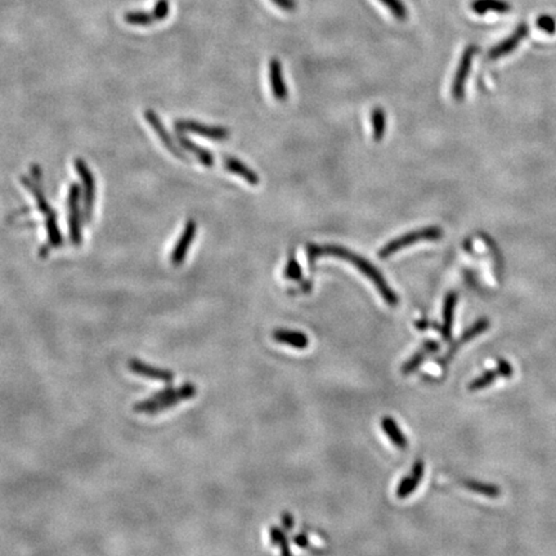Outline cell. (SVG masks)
Masks as SVG:
<instances>
[{
  "mask_svg": "<svg viewBox=\"0 0 556 556\" xmlns=\"http://www.w3.org/2000/svg\"><path fill=\"white\" fill-rule=\"evenodd\" d=\"M323 254L335 255L337 258L344 259V260L351 262L352 264H354V266L358 268V271H360L362 273L367 277L368 280H371L372 283H375L377 290L381 294V297L384 298L386 304H389V306H392L398 304L400 299L397 297V294L391 289V286L386 283L384 277H383V274L377 271V266H374V264H371V263L363 258V257H360V255L354 254L352 251L346 250L344 248H341V246H335V245H331V246H322V248H318V246H311V248L308 249V257H309L308 259H309L311 262H313L314 259L318 258L320 255H323Z\"/></svg>",
  "mask_w": 556,
  "mask_h": 556,
  "instance_id": "6da1fadb",
  "label": "cell"
},
{
  "mask_svg": "<svg viewBox=\"0 0 556 556\" xmlns=\"http://www.w3.org/2000/svg\"><path fill=\"white\" fill-rule=\"evenodd\" d=\"M21 179L24 182L25 187L29 191H32V195L35 196V201H36L39 212H43L46 215L48 245L46 248H43V250H40V255H46L49 249L58 248L63 243L62 233H61L58 224H57V215H55V210L48 204L47 198L44 196V194H43V191H41L39 186L35 184L34 182H32L29 178H26V177H22Z\"/></svg>",
  "mask_w": 556,
  "mask_h": 556,
  "instance_id": "7a4b0ae2",
  "label": "cell"
},
{
  "mask_svg": "<svg viewBox=\"0 0 556 556\" xmlns=\"http://www.w3.org/2000/svg\"><path fill=\"white\" fill-rule=\"evenodd\" d=\"M442 235H443V231L437 226L412 231V232H408L406 235L400 236L398 238L386 243L384 248L379 251V255H380V258H389L397 251L402 250L412 243H420V241H437L442 238Z\"/></svg>",
  "mask_w": 556,
  "mask_h": 556,
  "instance_id": "3957f363",
  "label": "cell"
},
{
  "mask_svg": "<svg viewBox=\"0 0 556 556\" xmlns=\"http://www.w3.org/2000/svg\"><path fill=\"white\" fill-rule=\"evenodd\" d=\"M80 194L81 189L79 187V184L74 183L71 184L70 191H69V200H67V206H69V232H70L71 243L74 245L79 246L80 243H83V217H81V210H80Z\"/></svg>",
  "mask_w": 556,
  "mask_h": 556,
  "instance_id": "277c9868",
  "label": "cell"
},
{
  "mask_svg": "<svg viewBox=\"0 0 556 556\" xmlns=\"http://www.w3.org/2000/svg\"><path fill=\"white\" fill-rule=\"evenodd\" d=\"M477 52H478V48L475 46H469L462 53L460 65L457 67L454 83H452V97L456 101H461L462 98L465 97L466 80L469 78L473 58L475 57Z\"/></svg>",
  "mask_w": 556,
  "mask_h": 556,
  "instance_id": "5b68a950",
  "label": "cell"
},
{
  "mask_svg": "<svg viewBox=\"0 0 556 556\" xmlns=\"http://www.w3.org/2000/svg\"><path fill=\"white\" fill-rule=\"evenodd\" d=\"M76 172L80 175V179L83 182V189H84V217L86 222L92 220V215L95 212V180L93 174L89 170L86 163L83 160H76L75 163Z\"/></svg>",
  "mask_w": 556,
  "mask_h": 556,
  "instance_id": "8992f818",
  "label": "cell"
},
{
  "mask_svg": "<svg viewBox=\"0 0 556 556\" xmlns=\"http://www.w3.org/2000/svg\"><path fill=\"white\" fill-rule=\"evenodd\" d=\"M175 128L179 133L189 132L214 141H224L229 137V132L222 126H208L196 121H178Z\"/></svg>",
  "mask_w": 556,
  "mask_h": 556,
  "instance_id": "52a82bcc",
  "label": "cell"
},
{
  "mask_svg": "<svg viewBox=\"0 0 556 556\" xmlns=\"http://www.w3.org/2000/svg\"><path fill=\"white\" fill-rule=\"evenodd\" d=\"M197 226L194 220H189L184 226V229L180 235L178 243L175 245V248L172 249V255H170V260H172V266H179L189 254L191 243L194 241L195 236H196Z\"/></svg>",
  "mask_w": 556,
  "mask_h": 556,
  "instance_id": "ba28073f",
  "label": "cell"
},
{
  "mask_svg": "<svg viewBox=\"0 0 556 556\" xmlns=\"http://www.w3.org/2000/svg\"><path fill=\"white\" fill-rule=\"evenodd\" d=\"M528 32H529L528 25H519L515 29V32H513L508 39L502 40L501 43H499L496 47L489 50V53H488L489 58L497 60L503 55H510L520 44V41L528 36Z\"/></svg>",
  "mask_w": 556,
  "mask_h": 556,
  "instance_id": "9c48e42d",
  "label": "cell"
},
{
  "mask_svg": "<svg viewBox=\"0 0 556 556\" xmlns=\"http://www.w3.org/2000/svg\"><path fill=\"white\" fill-rule=\"evenodd\" d=\"M128 367L135 375L147 377V379H151V380H158V381H163V383H166V384L172 383L174 377H175V375L169 369L154 367V366L143 363V362L138 360H129L128 362Z\"/></svg>",
  "mask_w": 556,
  "mask_h": 556,
  "instance_id": "30bf717a",
  "label": "cell"
},
{
  "mask_svg": "<svg viewBox=\"0 0 556 556\" xmlns=\"http://www.w3.org/2000/svg\"><path fill=\"white\" fill-rule=\"evenodd\" d=\"M146 118H147V121H149V126L151 128L156 132L157 135H158V138L161 140V142L164 143L165 147L169 149L170 152H172L174 156L179 157L182 160H186V157L182 155V152H180V149L175 146V143L172 141V137H170V134L168 133V130L165 129V126H163V123L160 121V118L156 115V112H154V111H146Z\"/></svg>",
  "mask_w": 556,
  "mask_h": 556,
  "instance_id": "8fae6325",
  "label": "cell"
},
{
  "mask_svg": "<svg viewBox=\"0 0 556 556\" xmlns=\"http://www.w3.org/2000/svg\"><path fill=\"white\" fill-rule=\"evenodd\" d=\"M423 471H425L423 462L416 461L412 470H411V475H408L407 478L400 480V486L397 488V497L398 499H406L409 494L415 492L420 480L423 479Z\"/></svg>",
  "mask_w": 556,
  "mask_h": 556,
  "instance_id": "7c38bea8",
  "label": "cell"
},
{
  "mask_svg": "<svg viewBox=\"0 0 556 556\" xmlns=\"http://www.w3.org/2000/svg\"><path fill=\"white\" fill-rule=\"evenodd\" d=\"M269 79H271V86H272L274 98L278 101H283L287 97V88L285 86V80H283V66L278 60L271 61Z\"/></svg>",
  "mask_w": 556,
  "mask_h": 556,
  "instance_id": "4fadbf2b",
  "label": "cell"
},
{
  "mask_svg": "<svg viewBox=\"0 0 556 556\" xmlns=\"http://www.w3.org/2000/svg\"><path fill=\"white\" fill-rule=\"evenodd\" d=\"M470 8L477 15H486L488 12L505 15L511 11V6L506 0H473Z\"/></svg>",
  "mask_w": 556,
  "mask_h": 556,
  "instance_id": "5bb4252c",
  "label": "cell"
},
{
  "mask_svg": "<svg viewBox=\"0 0 556 556\" xmlns=\"http://www.w3.org/2000/svg\"><path fill=\"white\" fill-rule=\"evenodd\" d=\"M437 351H439L438 343L431 341V340L430 341H426V343L423 344V348H421L419 352L416 353V354H414V355L403 365V367H402V374H403V375H409V374L415 372L416 369L423 365L425 358H426L429 354H431V353L437 352Z\"/></svg>",
  "mask_w": 556,
  "mask_h": 556,
  "instance_id": "9a60e30c",
  "label": "cell"
},
{
  "mask_svg": "<svg viewBox=\"0 0 556 556\" xmlns=\"http://www.w3.org/2000/svg\"><path fill=\"white\" fill-rule=\"evenodd\" d=\"M457 304V294L449 292L445 299L443 306V325H442V337L446 340H451L452 337V326H454V308Z\"/></svg>",
  "mask_w": 556,
  "mask_h": 556,
  "instance_id": "2e32d148",
  "label": "cell"
},
{
  "mask_svg": "<svg viewBox=\"0 0 556 556\" xmlns=\"http://www.w3.org/2000/svg\"><path fill=\"white\" fill-rule=\"evenodd\" d=\"M273 339L277 343L290 345L297 349H306L309 345V339L306 334L287 331V330H276L273 332Z\"/></svg>",
  "mask_w": 556,
  "mask_h": 556,
  "instance_id": "e0dca14e",
  "label": "cell"
},
{
  "mask_svg": "<svg viewBox=\"0 0 556 556\" xmlns=\"http://www.w3.org/2000/svg\"><path fill=\"white\" fill-rule=\"evenodd\" d=\"M223 161H224V166H226V169L229 170L231 172H233L236 175H238V177H241L243 179L246 180L248 183H250L252 186H257L259 184V179L258 174L255 172H252L250 168H248L246 165L241 163L240 160H237L235 157L227 156L223 158Z\"/></svg>",
  "mask_w": 556,
  "mask_h": 556,
  "instance_id": "ac0fdd59",
  "label": "cell"
},
{
  "mask_svg": "<svg viewBox=\"0 0 556 556\" xmlns=\"http://www.w3.org/2000/svg\"><path fill=\"white\" fill-rule=\"evenodd\" d=\"M381 426L384 429L385 434L388 435V438L392 440L394 446L398 447L400 449L407 448V438L405 437V434L402 433L400 426L397 425L394 419H392V417H384L381 420Z\"/></svg>",
  "mask_w": 556,
  "mask_h": 556,
  "instance_id": "d6986e66",
  "label": "cell"
},
{
  "mask_svg": "<svg viewBox=\"0 0 556 556\" xmlns=\"http://www.w3.org/2000/svg\"><path fill=\"white\" fill-rule=\"evenodd\" d=\"M178 140H179V144L183 149H186L191 154H194L205 166L212 168V165H214V157H212V154L209 151L198 147L194 142L189 141V138H186V137L179 135Z\"/></svg>",
  "mask_w": 556,
  "mask_h": 556,
  "instance_id": "ffe728a7",
  "label": "cell"
},
{
  "mask_svg": "<svg viewBox=\"0 0 556 556\" xmlns=\"http://www.w3.org/2000/svg\"><path fill=\"white\" fill-rule=\"evenodd\" d=\"M463 487L468 488L469 491L477 492V494H482V496L491 497V499H497V497L501 496V489L499 487L477 482V480H465Z\"/></svg>",
  "mask_w": 556,
  "mask_h": 556,
  "instance_id": "44dd1931",
  "label": "cell"
},
{
  "mask_svg": "<svg viewBox=\"0 0 556 556\" xmlns=\"http://www.w3.org/2000/svg\"><path fill=\"white\" fill-rule=\"evenodd\" d=\"M126 22L129 25H134V26H149V25L155 24L156 20L152 15V12H143V11H132L126 13Z\"/></svg>",
  "mask_w": 556,
  "mask_h": 556,
  "instance_id": "7402d4cb",
  "label": "cell"
},
{
  "mask_svg": "<svg viewBox=\"0 0 556 556\" xmlns=\"http://www.w3.org/2000/svg\"><path fill=\"white\" fill-rule=\"evenodd\" d=\"M489 325H491V323H489V320H488V318H480V320L475 322L474 325H471L469 329L465 330V332L462 334L459 343H460V344H461V343H468V341L473 340L474 337H479L480 334L486 332L487 330L489 329Z\"/></svg>",
  "mask_w": 556,
  "mask_h": 556,
  "instance_id": "603a6c76",
  "label": "cell"
},
{
  "mask_svg": "<svg viewBox=\"0 0 556 556\" xmlns=\"http://www.w3.org/2000/svg\"><path fill=\"white\" fill-rule=\"evenodd\" d=\"M372 128H374V140L381 141L384 138L386 129V118L383 109H375L372 111Z\"/></svg>",
  "mask_w": 556,
  "mask_h": 556,
  "instance_id": "cb8c5ba5",
  "label": "cell"
},
{
  "mask_svg": "<svg viewBox=\"0 0 556 556\" xmlns=\"http://www.w3.org/2000/svg\"><path fill=\"white\" fill-rule=\"evenodd\" d=\"M497 377H499L497 369H488L483 375L474 379L468 388H469L470 392H477V391H480V389H484L487 386L494 384Z\"/></svg>",
  "mask_w": 556,
  "mask_h": 556,
  "instance_id": "d4e9b609",
  "label": "cell"
},
{
  "mask_svg": "<svg viewBox=\"0 0 556 556\" xmlns=\"http://www.w3.org/2000/svg\"><path fill=\"white\" fill-rule=\"evenodd\" d=\"M271 541L274 545H277L278 548H281L283 555H291L290 546H289V541L286 538V536L283 534V531L277 527H272L271 528Z\"/></svg>",
  "mask_w": 556,
  "mask_h": 556,
  "instance_id": "484cf974",
  "label": "cell"
},
{
  "mask_svg": "<svg viewBox=\"0 0 556 556\" xmlns=\"http://www.w3.org/2000/svg\"><path fill=\"white\" fill-rule=\"evenodd\" d=\"M380 1L392 12L393 16L395 18H398L400 21L407 18L408 11L402 0H380Z\"/></svg>",
  "mask_w": 556,
  "mask_h": 556,
  "instance_id": "4316f807",
  "label": "cell"
},
{
  "mask_svg": "<svg viewBox=\"0 0 556 556\" xmlns=\"http://www.w3.org/2000/svg\"><path fill=\"white\" fill-rule=\"evenodd\" d=\"M537 27L548 35H554L556 32L555 18L548 15H542L537 18Z\"/></svg>",
  "mask_w": 556,
  "mask_h": 556,
  "instance_id": "83f0119b",
  "label": "cell"
},
{
  "mask_svg": "<svg viewBox=\"0 0 556 556\" xmlns=\"http://www.w3.org/2000/svg\"><path fill=\"white\" fill-rule=\"evenodd\" d=\"M169 12H170L169 0H157L155 7L152 9V15L155 17L156 22L165 20L166 17L169 16Z\"/></svg>",
  "mask_w": 556,
  "mask_h": 556,
  "instance_id": "f1b7e54d",
  "label": "cell"
},
{
  "mask_svg": "<svg viewBox=\"0 0 556 556\" xmlns=\"http://www.w3.org/2000/svg\"><path fill=\"white\" fill-rule=\"evenodd\" d=\"M285 276L290 280L294 281H300L303 277V272H301V266L299 264L295 259L292 258L289 260L287 266H286V271H285Z\"/></svg>",
  "mask_w": 556,
  "mask_h": 556,
  "instance_id": "f546056e",
  "label": "cell"
},
{
  "mask_svg": "<svg viewBox=\"0 0 556 556\" xmlns=\"http://www.w3.org/2000/svg\"><path fill=\"white\" fill-rule=\"evenodd\" d=\"M497 372L502 377H511L514 374L513 366L506 360H499L497 362Z\"/></svg>",
  "mask_w": 556,
  "mask_h": 556,
  "instance_id": "4dcf8cb0",
  "label": "cell"
},
{
  "mask_svg": "<svg viewBox=\"0 0 556 556\" xmlns=\"http://www.w3.org/2000/svg\"><path fill=\"white\" fill-rule=\"evenodd\" d=\"M276 6H278L280 8H283L286 12H291L297 8V0H272Z\"/></svg>",
  "mask_w": 556,
  "mask_h": 556,
  "instance_id": "1f68e13d",
  "label": "cell"
},
{
  "mask_svg": "<svg viewBox=\"0 0 556 556\" xmlns=\"http://www.w3.org/2000/svg\"><path fill=\"white\" fill-rule=\"evenodd\" d=\"M294 543H295L298 548H306L309 546V540H308V537H306L304 533H300V534H297V536L294 537Z\"/></svg>",
  "mask_w": 556,
  "mask_h": 556,
  "instance_id": "d6a6232c",
  "label": "cell"
},
{
  "mask_svg": "<svg viewBox=\"0 0 556 556\" xmlns=\"http://www.w3.org/2000/svg\"><path fill=\"white\" fill-rule=\"evenodd\" d=\"M283 524L286 531H291L294 528V517L289 513H285L283 515Z\"/></svg>",
  "mask_w": 556,
  "mask_h": 556,
  "instance_id": "836d02e7",
  "label": "cell"
}]
</instances>
